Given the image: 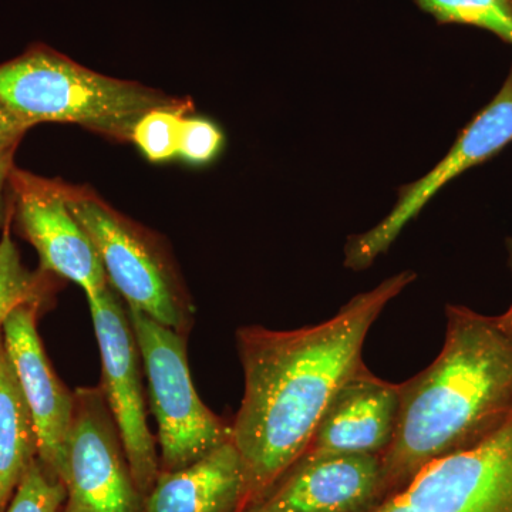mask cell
<instances>
[{
    "instance_id": "cell-1",
    "label": "cell",
    "mask_w": 512,
    "mask_h": 512,
    "mask_svg": "<svg viewBox=\"0 0 512 512\" xmlns=\"http://www.w3.org/2000/svg\"><path fill=\"white\" fill-rule=\"evenodd\" d=\"M416 278L413 271L390 276L318 325L238 329L245 389L232 441L247 481L242 511L262 500L302 456L340 387L365 369L370 329Z\"/></svg>"
},
{
    "instance_id": "cell-2",
    "label": "cell",
    "mask_w": 512,
    "mask_h": 512,
    "mask_svg": "<svg viewBox=\"0 0 512 512\" xmlns=\"http://www.w3.org/2000/svg\"><path fill=\"white\" fill-rule=\"evenodd\" d=\"M443 349L399 386V416L383 454L387 498L424 467L480 443L512 417V335L497 316L447 305ZM386 498V500H387Z\"/></svg>"
},
{
    "instance_id": "cell-3",
    "label": "cell",
    "mask_w": 512,
    "mask_h": 512,
    "mask_svg": "<svg viewBox=\"0 0 512 512\" xmlns=\"http://www.w3.org/2000/svg\"><path fill=\"white\" fill-rule=\"evenodd\" d=\"M0 104L32 126L74 123L131 140L134 124L147 111L188 101L104 76L52 47L33 45L0 64Z\"/></svg>"
},
{
    "instance_id": "cell-4",
    "label": "cell",
    "mask_w": 512,
    "mask_h": 512,
    "mask_svg": "<svg viewBox=\"0 0 512 512\" xmlns=\"http://www.w3.org/2000/svg\"><path fill=\"white\" fill-rule=\"evenodd\" d=\"M67 205L97 249L107 281L127 308L187 335L192 305L170 254L148 229L94 192L64 184Z\"/></svg>"
},
{
    "instance_id": "cell-5",
    "label": "cell",
    "mask_w": 512,
    "mask_h": 512,
    "mask_svg": "<svg viewBox=\"0 0 512 512\" xmlns=\"http://www.w3.org/2000/svg\"><path fill=\"white\" fill-rule=\"evenodd\" d=\"M156 417L161 471L180 470L232 440V424L198 396L188 367L187 340L137 309L127 308Z\"/></svg>"
},
{
    "instance_id": "cell-6",
    "label": "cell",
    "mask_w": 512,
    "mask_h": 512,
    "mask_svg": "<svg viewBox=\"0 0 512 512\" xmlns=\"http://www.w3.org/2000/svg\"><path fill=\"white\" fill-rule=\"evenodd\" d=\"M101 357V390L106 397L138 493L153 490L158 474L156 443L148 427L140 349L127 308L110 284L86 295Z\"/></svg>"
},
{
    "instance_id": "cell-7",
    "label": "cell",
    "mask_w": 512,
    "mask_h": 512,
    "mask_svg": "<svg viewBox=\"0 0 512 512\" xmlns=\"http://www.w3.org/2000/svg\"><path fill=\"white\" fill-rule=\"evenodd\" d=\"M60 481L67 490L64 512L143 511L119 427L101 387L74 392V413Z\"/></svg>"
},
{
    "instance_id": "cell-8",
    "label": "cell",
    "mask_w": 512,
    "mask_h": 512,
    "mask_svg": "<svg viewBox=\"0 0 512 512\" xmlns=\"http://www.w3.org/2000/svg\"><path fill=\"white\" fill-rule=\"evenodd\" d=\"M373 512H512V417L480 443L424 467Z\"/></svg>"
},
{
    "instance_id": "cell-9",
    "label": "cell",
    "mask_w": 512,
    "mask_h": 512,
    "mask_svg": "<svg viewBox=\"0 0 512 512\" xmlns=\"http://www.w3.org/2000/svg\"><path fill=\"white\" fill-rule=\"evenodd\" d=\"M512 143V69L491 103L477 114L454 146L433 170L420 180L404 185L392 211L376 227L349 239L345 266L352 271L369 268L384 254L404 227L419 215L427 202L451 180Z\"/></svg>"
},
{
    "instance_id": "cell-10",
    "label": "cell",
    "mask_w": 512,
    "mask_h": 512,
    "mask_svg": "<svg viewBox=\"0 0 512 512\" xmlns=\"http://www.w3.org/2000/svg\"><path fill=\"white\" fill-rule=\"evenodd\" d=\"M9 184L16 195L20 228L36 248L43 271L69 279L86 295L109 285L92 239L67 205L64 184L15 167Z\"/></svg>"
},
{
    "instance_id": "cell-11",
    "label": "cell",
    "mask_w": 512,
    "mask_h": 512,
    "mask_svg": "<svg viewBox=\"0 0 512 512\" xmlns=\"http://www.w3.org/2000/svg\"><path fill=\"white\" fill-rule=\"evenodd\" d=\"M386 498L382 456L299 458L262 500L241 512H373Z\"/></svg>"
},
{
    "instance_id": "cell-12",
    "label": "cell",
    "mask_w": 512,
    "mask_h": 512,
    "mask_svg": "<svg viewBox=\"0 0 512 512\" xmlns=\"http://www.w3.org/2000/svg\"><path fill=\"white\" fill-rule=\"evenodd\" d=\"M40 302L25 303L10 313L3 326V346L8 353L39 439V461L60 480L64 451L72 426L74 393L56 375L37 333Z\"/></svg>"
},
{
    "instance_id": "cell-13",
    "label": "cell",
    "mask_w": 512,
    "mask_h": 512,
    "mask_svg": "<svg viewBox=\"0 0 512 512\" xmlns=\"http://www.w3.org/2000/svg\"><path fill=\"white\" fill-rule=\"evenodd\" d=\"M397 416L399 386L366 366L340 387L299 458L383 456L396 433Z\"/></svg>"
},
{
    "instance_id": "cell-14",
    "label": "cell",
    "mask_w": 512,
    "mask_h": 512,
    "mask_svg": "<svg viewBox=\"0 0 512 512\" xmlns=\"http://www.w3.org/2000/svg\"><path fill=\"white\" fill-rule=\"evenodd\" d=\"M245 490L244 463L229 440L190 466L160 471L143 512H241Z\"/></svg>"
},
{
    "instance_id": "cell-15",
    "label": "cell",
    "mask_w": 512,
    "mask_h": 512,
    "mask_svg": "<svg viewBox=\"0 0 512 512\" xmlns=\"http://www.w3.org/2000/svg\"><path fill=\"white\" fill-rule=\"evenodd\" d=\"M39 460L35 420L5 346L0 345V512L6 508L28 473Z\"/></svg>"
},
{
    "instance_id": "cell-16",
    "label": "cell",
    "mask_w": 512,
    "mask_h": 512,
    "mask_svg": "<svg viewBox=\"0 0 512 512\" xmlns=\"http://www.w3.org/2000/svg\"><path fill=\"white\" fill-rule=\"evenodd\" d=\"M437 22L488 30L512 45L511 0H414Z\"/></svg>"
},
{
    "instance_id": "cell-17",
    "label": "cell",
    "mask_w": 512,
    "mask_h": 512,
    "mask_svg": "<svg viewBox=\"0 0 512 512\" xmlns=\"http://www.w3.org/2000/svg\"><path fill=\"white\" fill-rule=\"evenodd\" d=\"M42 298V278L23 265L8 225L0 238V345L10 313L25 303L42 302Z\"/></svg>"
},
{
    "instance_id": "cell-18",
    "label": "cell",
    "mask_w": 512,
    "mask_h": 512,
    "mask_svg": "<svg viewBox=\"0 0 512 512\" xmlns=\"http://www.w3.org/2000/svg\"><path fill=\"white\" fill-rule=\"evenodd\" d=\"M188 104L157 107L134 124L131 140L150 161H165L178 156L181 127Z\"/></svg>"
},
{
    "instance_id": "cell-19",
    "label": "cell",
    "mask_w": 512,
    "mask_h": 512,
    "mask_svg": "<svg viewBox=\"0 0 512 512\" xmlns=\"http://www.w3.org/2000/svg\"><path fill=\"white\" fill-rule=\"evenodd\" d=\"M67 490L36 460L20 481L5 512H57L66 503Z\"/></svg>"
},
{
    "instance_id": "cell-20",
    "label": "cell",
    "mask_w": 512,
    "mask_h": 512,
    "mask_svg": "<svg viewBox=\"0 0 512 512\" xmlns=\"http://www.w3.org/2000/svg\"><path fill=\"white\" fill-rule=\"evenodd\" d=\"M224 147V134L207 119H187L181 127L178 157L191 164H207L220 154Z\"/></svg>"
},
{
    "instance_id": "cell-21",
    "label": "cell",
    "mask_w": 512,
    "mask_h": 512,
    "mask_svg": "<svg viewBox=\"0 0 512 512\" xmlns=\"http://www.w3.org/2000/svg\"><path fill=\"white\" fill-rule=\"evenodd\" d=\"M32 127L28 121L20 119L0 104V153L18 147L19 141Z\"/></svg>"
},
{
    "instance_id": "cell-22",
    "label": "cell",
    "mask_w": 512,
    "mask_h": 512,
    "mask_svg": "<svg viewBox=\"0 0 512 512\" xmlns=\"http://www.w3.org/2000/svg\"><path fill=\"white\" fill-rule=\"evenodd\" d=\"M16 148L12 150L3 151L0 153V221H2V208H3V190H5L6 183H9L10 173H12L13 157H15Z\"/></svg>"
},
{
    "instance_id": "cell-23",
    "label": "cell",
    "mask_w": 512,
    "mask_h": 512,
    "mask_svg": "<svg viewBox=\"0 0 512 512\" xmlns=\"http://www.w3.org/2000/svg\"><path fill=\"white\" fill-rule=\"evenodd\" d=\"M497 318L500 325L512 335V306L507 312L503 313V315L497 316Z\"/></svg>"
},
{
    "instance_id": "cell-24",
    "label": "cell",
    "mask_w": 512,
    "mask_h": 512,
    "mask_svg": "<svg viewBox=\"0 0 512 512\" xmlns=\"http://www.w3.org/2000/svg\"><path fill=\"white\" fill-rule=\"evenodd\" d=\"M507 248H508V262H510V268L512 271V238L508 239Z\"/></svg>"
},
{
    "instance_id": "cell-25",
    "label": "cell",
    "mask_w": 512,
    "mask_h": 512,
    "mask_svg": "<svg viewBox=\"0 0 512 512\" xmlns=\"http://www.w3.org/2000/svg\"><path fill=\"white\" fill-rule=\"evenodd\" d=\"M140 512H143V511H140Z\"/></svg>"
},
{
    "instance_id": "cell-26",
    "label": "cell",
    "mask_w": 512,
    "mask_h": 512,
    "mask_svg": "<svg viewBox=\"0 0 512 512\" xmlns=\"http://www.w3.org/2000/svg\"><path fill=\"white\" fill-rule=\"evenodd\" d=\"M511 2H512V0H511Z\"/></svg>"
}]
</instances>
